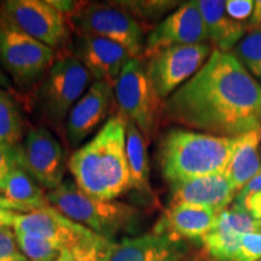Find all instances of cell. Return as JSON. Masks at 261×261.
I'll use <instances>...</instances> for the list:
<instances>
[{"instance_id":"1","label":"cell","mask_w":261,"mask_h":261,"mask_svg":"<svg viewBox=\"0 0 261 261\" xmlns=\"http://www.w3.org/2000/svg\"><path fill=\"white\" fill-rule=\"evenodd\" d=\"M168 121L218 137L261 128V85L230 52L212 51L203 67L163 103Z\"/></svg>"},{"instance_id":"2","label":"cell","mask_w":261,"mask_h":261,"mask_svg":"<svg viewBox=\"0 0 261 261\" xmlns=\"http://www.w3.org/2000/svg\"><path fill=\"white\" fill-rule=\"evenodd\" d=\"M126 125L121 114L110 116L93 139L71 155L68 167L85 194L115 201L130 189Z\"/></svg>"},{"instance_id":"3","label":"cell","mask_w":261,"mask_h":261,"mask_svg":"<svg viewBox=\"0 0 261 261\" xmlns=\"http://www.w3.org/2000/svg\"><path fill=\"white\" fill-rule=\"evenodd\" d=\"M236 142L237 137L172 129L160 145V167L163 178L174 184L224 173Z\"/></svg>"},{"instance_id":"4","label":"cell","mask_w":261,"mask_h":261,"mask_svg":"<svg viewBox=\"0 0 261 261\" xmlns=\"http://www.w3.org/2000/svg\"><path fill=\"white\" fill-rule=\"evenodd\" d=\"M47 201L67 218L109 241L135 232L140 220V212L133 205L92 197L71 181H63L48 192Z\"/></svg>"},{"instance_id":"5","label":"cell","mask_w":261,"mask_h":261,"mask_svg":"<svg viewBox=\"0 0 261 261\" xmlns=\"http://www.w3.org/2000/svg\"><path fill=\"white\" fill-rule=\"evenodd\" d=\"M114 91L120 114L127 121L135 123L146 139L151 138L163 106L140 58H130L120 74Z\"/></svg>"},{"instance_id":"6","label":"cell","mask_w":261,"mask_h":261,"mask_svg":"<svg viewBox=\"0 0 261 261\" xmlns=\"http://www.w3.org/2000/svg\"><path fill=\"white\" fill-rule=\"evenodd\" d=\"M69 22L79 34L96 35L125 47L132 58H140L144 52V28L128 12L112 3L85 4Z\"/></svg>"},{"instance_id":"7","label":"cell","mask_w":261,"mask_h":261,"mask_svg":"<svg viewBox=\"0 0 261 261\" xmlns=\"http://www.w3.org/2000/svg\"><path fill=\"white\" fill-rule=\"evenodd\" d=\"M92 79L77 58L67 56L55 61L39 89V107L52 126L67 119Z\"/></svg>"},{"instance_id":"8","label":"cell","mask_w":261,"mask_h":261,"mask_svg":"<svg viewBox=\"0 0 261 261\" xmlns=\"http://www.w3.org/2000/svg\"><path fill=\"white\" fill-rule=\"evenodd\" d=\"M55 50L0 19V63L22 87L31 86L55 63Z\"/></svg>"},{"instance_id":"9","label":"cell","mask_w":261,"mask_h":261,"mask_svg":"<svg viewBox=\"0 0 261 261\" xmlns=\"http://www.w3.org/2000/svg\"><path fill=\"white\" fill-rule=\"evenodd\" d=\"M0 19L52 50L69 39L65 16L42 0H9L0 4Z\"/></svg>"},{"instance_id":"10","label":"cell","mask_w":261,"mask_h":261,"mask_svg":"<svg viewBox=\"0 0 261 261\" xmlns=\"http://www.w3.org/2000/svg\"><path fill=\"white\" fill-rule=\"evenodd\" d=\"M211 56L208 44L178 45L158 52L145 65L160 99H167L190 80Z\"/></svg>"},{"instance_id":"11","label":"cell","mask_w":261,"mask_h":261,"mask_svg":"<svg viewBox=\"0 0 261 261\" xmlns=\"http://www.w3.org/2000/svg\"><path fill=\"white\" fill-rule=\"evenodd\" d=\"M19 149V167L42 189L55 190L63 182L64 151L45 127L32 129Z\"/></svg>"},{"instance_id":"12","label":"cell","mask_w":261,"mask_h":261,"mask_svg":"<svg viewBox=\"0 0 261 261\" xmlns=\"http://www.w3.org/2000/svg\"><path fill=\"white\" fill-rule=\"evenodd\" d=\"M207 40L197 2H189L179 6L150 32L143 56L150 58L165 48L178 45L205 44Z\"/></svg>"},{"instance_id":"13","label":"cell","mask_w":261,"mask_h":261,"mask_svg":"<svg viewBox=\"0 0 261 261\" xmlns=\"http://www.w3.org/2000/svg\"><path fill=\"white\" fill-rule=\"evenodd\" d=\"M74 52V57L83 63L94 80L109 84L113 87H115L120 74L132 58L121 45L87 34H79Z\"/></svg>"},{"instance_id":"14","label":"cell","mask_w":261,"mask_h":261,"mask_svg":"<svg viewBox=\"0 0 261 261\" xmlns=\"http://www.w3.org/2000/svg\"><path fill=\"white\" fill-rule=\"evenodd\" d=\"M12 227L16 232L54 241L64 249L97 234L67 218L52 205L31 213H18Z\"/></svg>"},{"instance_id":"15","label":"cell","mask_w":261,"mask_h":261,"mask_svg":"<svg viewBox=\"0 0 261 261\" xmlns=\"http://www.w3.org/2000/svg\"><path fill=\"white\" fill-rule=\"evenodd\" d=\"M187 252L184 241L152 232L112 242L103 261H181Z\"/></svg>"},{"instance_id":"16","label":"cell","mask_w":261,"mask_h":261,"mask_svg":"<svg viewBox=\"0 0 261 261\" xmlns=\"http://www.w3.org/2000/svg\"><path fill=\"white\" fill-rule=\"evenodd\" d=\"M237 195L225 172L171 184V205H200L217 213L228 208Z\"/></svg>"},{"instance_id":"17","label":"cell","mask_w":261,"mask_h":261,"mask_svg":"<svg viewBox=\"0 0 261 261\" xmlns=\"http://www.w3.org/2000/svg\"><path fill=\"white\" fill-rule=\"evenodd\" d=\"M114 93L112 85L96 81L77 100L67 117V136L71 145H79L102 123Z\"/></svg>"},{"instance_id":"18","label":"cell","mask_w":261,"mask_h":261,"mask_svg":"<svg viewBox=\"0 0 261 261\" xmlns=\"http://www.w3.org/2000/svg\"><path fill=\"white\" fill-rule=\"evenodd\" d=\"M219 213L200 205H171L160 218L154 233L168 234L175 240H202L211 232Z\"/></svg>"},{"instance_id":"19","label":"cell","mask_w":261,"mask_h":261,"mask_svg":"<svg viewBox=\"0 0 261 261\" xmlns=\"http://www.w3.org/2000/svg\"><path fill=\"white\" fill-rule=\"evenodd\" d=\"M197 5L203 18L207 39L214 45L215 50L228 52L237 46L247 33L246 24L227 15L225 2L198 0Z\"/></svg>"},{"instance_id":"20","label":"cell","mask_w":261,"mask_h":261,"mask_svg":"<svg viewBox=\"0 0 261 261\" xmlns=\"http://www.w3.org/2000/svg\"><path fill=\"white\" fill-rule=\"evenodd\" d=\"M260 142L261 128L237 137L230 162L225 169V174L237 192L242 190L248 182L261 172Z\"/></svg>"},{"instance_id":"21","label":"cell","mask_w":261,"mask_h":261,"mask_svg":"<svg viewBox=\"0 0 261 261\" xmlns=\"http://www.w3.org/2000/svg\"><path fill=\"white\" fill-rule=\"evenodd\" d=\"M126 155L129 168L130 189L139 192H150L149 159L146 138L133 122L126 125Z\"/></svg>"},{"instance_id":"22","label":"cell","mask_w":261,"mask_h":261,"mask_svg":"<svg viewBox=\"0 0 261 261\" xmlns=\"http://www.w3.org/2000/svg\"><path fill=\"white\" fill-rule=\"evenodd\" d=\"M0 194L10 201L29 205L34 211L50 207L47 195L21 167H16L10 172L0 185Z\"/></svg>"},{"instance_id":"23","label":"cell","mask_w":261,"mask_h":261,"mask_svg":"<svg viewBox=\"0 0 261 261\" xmlns=\"http://www.w3.org/2000/svg\"><path fill=\"white\" fill-rule=\"evenodd\" d=\"M243 236L218 218L214 227L201 242L205 255L212 261H234Z\"/></svg>"},{"instance_id":"24","label":"cell","mask_w":261,"mask_h":261,"mask_svg":"<svg viewBox=\"0 0 261 261\" xmlns=\"http://www.w3.org/2000/svg\"><path fill=\"white\" fill-rule=\"evenodd\" d=\"M23 137V123L15 100L0 89V143L18 145Z\"/></svg>"},{"instance_id":"25","label":"cell","mask_w":261,"mask_h":261,"mask_svg":"<svg viewBox=\"0 0 261 261\" xmlns=\"http://www.w3.org/2000/svg\"><path fill=\"white\" fill-rule=\"evenodd\" d=\"M19 249L31 261H57L62 250L61 244L32 234L16 232Z\"/></svg>"},{"instance_id":"26","label":"cell","mask_w":261,"mask_h":261,"mask_svg":"<svg viewBox=\"0 0 261 261\" xmlns=\"http://www.w3.org/2000/svg\"><path fill=\"white\" fill-rule=\"evenodd\" d=\"M233 55L252 76L261 80V29L248 31L234 47Z\"/></svg>"},{"instance_id":"27","label":"cell","mask_w":261,"mask_h":261,"mask_svg":"<svg viewBox=\"0 0 261 261\" xmlns=\"http://www.w3.org/2000/svg\"><path fill=\"white\" fill-rule=\"evenodd\" d=\"M113 241L99 234L86 238L75 246L62 250L68 261H103L107 249Z\"/></svg>"},{"instance_id":"28","label":"cell","mask_w":261,"mask_h":261,"mask_svg":"<svg viewBox=\"0 0 261 261\" xmlns=\"http://www.w3.org/2000/svg\"><path fill=\"white\" fill-rule=\"evenodd\" d=\"M114 4L128 12L133 17L154 19L165 14L174 5L172 2H114Z\"/></svg>"},{"instance_id":"29","label":"cell","mask_w":261,"mask_h":261,"mask_svg":"<svg viewBox=\"0 0 261 261\" xmlns=\"http://www.w3.org/2000/svg\"><path fill=\"white\" fill-rule=\"evenodd\" d=\"M234 204L242 207L255 219L261 220V172L238 192Z\"/></svg>"},{"instance_id":"30","label":"cell","mask_w":261,"mask_h":261,"mask_svg":"<svg viewBox=\"0 0 261 261\" xmlns=\"http://www.w3.org/2000/svg\"><path fill=\"white\" fill-rule=\"evenodd\" d=\"M0 261H27L19 249L15 230L9 226H0Z\"/></svg>"},{"instance_id":"31","label":"cell","mask_w":261,"mask_h":261,"mask_svg":"<svg viewBox=\"0 0 261 261\" xmlns=\"http://www.w3.org/2000/svg\"><path fill=\"white\" fill-rule=\"evenodd\" d=\"M261 260V232L244 234L234 261Z\"/></svg>"},{"instance_id":"32","label":"cell","mask_w":261,"mask_h":261,"mask_svg":"<svg viewBox=\"0 0 261 261\" xmlns=\"http://www.w3.org/2000/svg\"><path fill=\"white\" fill-rule=\"evenodd\" d=\"M19 145H8L0 143V185L10 172L19 167Z\"/></svg>"},{"instance_id":"33","label":"cell","mask_w":261,"mask_h":261,"mask_svg":"<svg viewBox=\"0 0 261 261\" xmlns=\"http://www.w3.org/2000/svg\"><path fill=\"white\" fill-rule=\"evenodd\" d=\"M225 9L231 18L241 22L252 17L254 2L252 0H228V2H225Z\"/></svg>"},{"instance_id":"34","label":"cell","mask_w":261,"mask_h":261,"mask_svg":"<svg viewBox=\"0 0 261 261\" xmlns=\"http://www.w3.org/2000/svg\"><path fill=\"white\" fill-rule=\"evenodd\" d=\"M246 29L248 31H253V29H261V0L254 2V10L252 17L247 22Z\"/></svg>"},{"instance_id":"35","label":"cell","mask_w":261,"mask_h":261,"mask_svg":"<svg viewBox=\"0 0 261 261\" xmlns=\"http://www.w3.org/2000/svg\"><path fill=\"white\" fill-rule=\"evenodd\" d=\"M0 89H6V90L11 89V84L9 83V79L6 77V75L2 69V67H0Z\"/></svg>"},{"instance_id":"36","label":"cell","mask_w":261,"mask_h":261,"mask_svg":"<svg viewBox=\"0 0 261 261\" xmlns=\"http://www.w3.org/2000/svg\"><path fill=\"white\" fill-rule=\"evenodd\" d=\"M57 261H68V260H67V257H65V256H64V254H63V252H62V253H61V255H60V257H58V259H57Z\"/></svg>"},{"instance_id":"37","label":"cell","mask_w":261,"mask_h":261,"mask_svg":"<svg viewBox=\"0 0 261 261\" xmlns=\"http://www.w3.org/2000/svg\"><path fill=\"white\" fill-rule=\"evenodd\" d=\"M259 261H261V260H259Z\"/></svg>"}]
</instances>
